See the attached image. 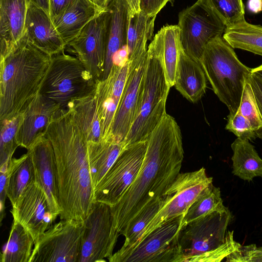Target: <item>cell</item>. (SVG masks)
Here are the masks:
<instances>
[{
    "label": "cell",
    "instance_id": "8d00e7d4",
    "mask_svg": "<svg viewBox=\"0 0 262 262\" xmlns=\"http://www.w3.org/2000/svg\"><path fill=\"white\" fill-rule=\"evenodd\" d=\"M237 111L249 121L256 134L258 130L262 129V118L252 88L248 81L244 86Z\"/></svg>",
    "mask_w": 262,
    "mask_h": 262
},
{
    "label": "cell",
    "instance_id": "7dc6e473",
    "mask_svg": "<svg viewBox=\"0 0 262 262\" xmlns=\"http://www.w3.org/2000/svg\"><path fill=\"white\" fill-rule=\"evenodd\" d=\"M36 6L42 9L50 16V8L49 0H29Z\"/></svg>",
    "mask_w": 262,
    "mask_h": 262
},
{
    "label": "cell",
    "instance_id": "b9f144b4",
    "mask_svg": "<svg viewBox=\"0 0 262 262\" xmlns=\"http://www.w3.org/2000/svg\"><path fill=\"white\" fill-rule=\"evenodd\" d=\"M174 0H140L141 11L150 16H155L168 3L173 4Z\"/></svg>",
    "mask_w": 262,
    "mask_h": 262
},
{
    "label": "cell",
    "instance_id": "6da1fadb",
    "mask_svg": "<svg viewBox=\"0 0 262 262\" xmlns=\"http://www.w3.org/2000/svg\"><path fill=\"white\" fill-rule=\"evenodd\" d=\"M183 158L180 126L166 113L147 140L137 177L119 202L111 207L116 237L122 235L132 219L148 203L162 197L180 173Z\"/></svg>",
    "mask_w": 262,
    "mask_h": 262
},
{
    "label": "cell",
    "instance_id": "f1b7e54d",
    "mask_svg": "<svg viewBox=\"0 0 262 262\" xmlns=\"http://www.w3.org/2000/svg\"><path fill=\"white\" fill-rule=\"evenodd\" d=\"M34 245L30 233L13 220L8 240L1 256V262H29Z\"/></svg>",
    "mask_w": 262,
    "mask_h": 262
},
{
    "label": "cell",
    "instance_id": "836d02e7",
    "mask_svg": "<svg viewBox=\"0 0 262 262\" xmlns=\"http://www.w3.org/2000/svg\"><path fill=\"white\" fill-rule=\"evenodd\" d=\"M165 203L162 196L152 200L132 219L122 234L125 238L123 247H129L140 239L145 228Z\"/></svg>",
    "mask_w": 262,
    "mask_h": 262
},
{
    "label": "cell",
    "instance_id": "5bb4252c",
    "mask_svg": "<svg viewBox=\"0 0 262 262\" xmlns=\"http://www.w3.org/2000/svg\"><path fill=\"white\" fill-rule=\"evenodd\" d=\"M108 12L107 10L91 20L66 46L97 80L102 79L105 58Z\"/></svg>",
    "mask_w": 262,
    "mask_h": 262
},
{
    "label": "cell",
    "instance_id": "f6af8a7d",
    "mask_svg": "<svg viewBox=\"0 0 262 262\" xmlns=\"http://www.w3.org/2000/svg\"><path fill=\"white\" fill-rule=\"evenodd\" d=\"M247 8L249 11L257 13L262 11V0H248Z\"/></svg>",
    "mask_w": 262,
    "mask_h": 262
},
{
    "label": "cell",
    "instance_id": "4dcf8cb0",
    "mask_svg": "<svg viewBox=\"0 0 262 262\" xmlns=\"http://www.w3.org/2000/svg\"><path fill=\"white\" fill-rule=\"evenodd\" d=\"M156 16L142 12L129 15L127 35V56L147 50V42L153 35Z\"/></svg>",
    "mask_w": 262,
    "mask_h": 262
},
{
    "label": "cell",
    "instance_id": "2e32d148",
    "mask_svg": "<svg viewBox=\"0 0 262 262\" xmlns=\"http://www.w3.org/2000/svg\"><path fill=\"white\" fill-rule=\"evenodd\" d=\"M10 211L13 220L32 235L34 244L55 221L46 194L36 180L25 189Z\"/></svg>",
    "mask_w": 262,
    "mask_h": 262
},
{
    "label": "cell",
    "instance_id": "74e56055",
    "mask_svg": "<svg viewBox=\"0 0 262 262\" xmlns=\"http://www.w3.org/2000/svg\"><path fill=\"white\" fill-rule=\"evenodd\" d=\"M225 129L242 139L252 140L256 134L249 121L238 111L234 115H228Z\"/></svg>",
    "mask_w": 262,
    "mask_h": 262
},
{
    "label": "cell",
    "instance_id": "e0dca14e",
    "mask_svg": "<svg viewBox=\"0 0 262 262\" xmlns=\"http://www.w3.org/2000/svg\"><path fill=\"white\" fill-rule=\"evenodd\" d=\"M27 150L34 165L36 181L46 194L49 210L55 221L62 209L59 200L57 167L52 143L44 135Z\"/></svg>",
    "mask_w": 262,
    "mask_h": 262
},
{
    "label": "cell",
    "instance_id": "277c9868",
    "mask_svg": "<svg viewBox=\"0 0 262 262\" xmlns=\"http://www.w3.org/2000/svg\"><path fill=\"white\" fill-rule=\"evenodd\" d=\"M199 61L214 93L227 106L229 115L235 114L252 69L240 61L223 36L206 45Z\"/></svg>",
    "mask_w": 262,
    "mask_h": 262
},
{
    "label": "cell",
    "instance_id": "f35d334b",
    "mask_svg": "<svg viewBox=\"0 0 262 262\" xmlns=\"http://www.w3.org/2000/svg\"><path fill=\"white\" fill-rule=\"evenodd\" d=\"M233 231L227 232L225 242L215 250L197 257L194 262L220 261L237 249L241 245L233 238Z\"/></svg>",
    "mask_w": 262,
    "mask_h": 262
},
{
    "label": "cell",
    "instance_id": "60d3db41",
    "mask_svg": "<svg viewBox=\"0 0 262 262\" xmlns=\"http://www.w3.org/2000/svg\"><path fill=\"white\" fill-rule=\"evenodd\" d=\"M11 169L9 166L5 169H0V217L1 222L5 217V201L7 197V189L10 176Z\"/></svg>",
    "mask_w": 262,
    "mask_h": 262
},
{
    "label": "cell",
    "instance_id": "8992f818",
    "mask_svg": "<svg viewBox=\"0 0 262 262\" xmlns=\"http://www.w3.org/2000/svg\"><path fill=\"white\" fill-rule=\"evenodd\" d=\"M171 88L159 59L147 51V59L135 119L124 141L126 147L146 140L166 113Z\"/></svg>",
    "mask_w": 262,
    "mask_h": 262
},
{
    "label": "cell",
    "instance_id": "484cf974",
    "mask_svg": "<svg viewBox=\"0 0 262 262\" xmlns=\"http://www.w3.org/2000/svg\"><path fill=\"white\" fill-rule=\"evenodd\" d=\"M232 173L245 181L262 177V159L248 139L237 138L231 145Z\"/></svg>",
    "mask_w": 262,
    "mask_h": 262
},
{
    "label": "cell",
    "instance_id": "5b68a950",
    "mask_svg": "<svg viewBox=\"0 0 262 262\" xmlns=\"http://www.w3.org/2000/svg\"><path fill=\"white\" fill-rule=\"evenodd\" d=\"M98 81L77 57L62 51L51 57L38 92L68 109L94 93Z\"/></svg>",
    "mask_w": 262,
    "mask_h": 262
},
{
    "label": "cell",
    "instance_id": "4316f807",
    "mask_svg": "<svg viewBox=\"0 0 262 262\" xmlns=\"http://www.w3.org/2000/svg\"><path fill=\"white\" fill-rule=\"evenodd\" d=\"M95 94L75 101L68 109L87 141L98 142L101 141V133Z\"/></svg>",
    "mask_w": 262,
    "mask_h": 262
},
{
    "label": "cell",
    "instance_id": "1f68e13d",
    "mask_svg": "<svg viewBox=\"0 0 262 262\" xmlns=\"http://www.w3.org/2000/svg\"><path fill=\"white\" fill-rule=\"evenodd\" d=\"M96 109L101 133V141L111 138L112 127L119 103L112 97L108 77L98 82L95 91Z\"/></svg>",
    "mask_w": 262,
    "mask_h": 262
},
{
    "label": "cell",
    "instance_id": "c3c4849f",
    "mask_svg": "<svg viewBox=\"0 0 262 262\" xmlns=\"http://www.w3.org/2000/svg\"><path fill=\"white\" fill-rule=\"evenodd\" d=\"M251 74L262 83V64L256 68L252 69Z\"/></svg>",
    "mask_w": 262,
    "mask_h": 262
},
{
    "label": "cell",
    "instance_id": "7402d4cb",
    "mask_svg": "<svg viewBox=\"0 0 262 262\" xmlns=\"http://www.w3.org/2000/svg\"><path fill=\"white\" fill-rule=\"evenodd\" d=\"M105 11L90 0H72L52 21L66 46L91 20Z\"/></svg>",
    "mask_w": 262,
    "mask_h": 262
},
{
    "label": "cell",
    "instance_id": "ffe728a7",
    "mask_svg": "<svg viewBox=\"0 0 262 262\" xmlns=\"http://www.w3.org/2000/svg\"><path fill=\"white\" fill-rule=\"evenodd\" d=\"M29 40L50 56L64 51L66 45L50 16L42 9L29 1L25 22Z\"/></svg>",
    "mask_w": 262,
    "mask_h": 262
},
{
    "label": "cell",
    "instance_id": "7bdbcfd3",
    "mask_svg": "<svg viewBox=\"0 0 262 262\" xmlns=\"http://www.w3.org/2000/svg\"><path fill=\"white\" fill-rule=\"evenodd\" d=\"M251 85L262 118V83L251 73L248 80Z\"/></svg>",
    "mask_w": 262,
    "mask_h": 262
},
{
    "label": "cell",
    "instance_id": "d6a6232c",
    "mask_svg": "<svg viewBox=\"0 0 262 262\" xmlns=\"http://www.w3.org/2000/svg\"><path fill=\"white\" fill-rule=\"evenodd\" d=\"M229 210L223 205L220 188L211 184L199 194L188 208L184 215L182 226L214 211L226 212Z\"/></svg>",
    "mask_w": 262,
    "mask_h": 262
},
{
    "label": "cell",
    "instance_id": "603a6c76",
    "mask_svg": "<svg viewBox=\"0 0 262 262\" xmlns=\"http://www.w3.org/2000/svg\"><path fill=\"white\" fill-rule=\"evenodd\" d=\"M29 0H0L1 56L22 37Z\"/></svg>",
    "mask_w": 262,
    "mask_h": 262
},
{
    "label": "cell",
    "instance_id": "d6986e66",
    "mask_svg": "<svg viewBox=\"0 0 262 262\" xmlns=\"http://www.w3.org/2000/svg\"><path fill=\"white\" fill-rule=\"evenodd\" d=\"M108 12L106 46L102 79L108 75L114 61L127 51V35L130 10L125 0H112Z\"/></svg>",
    "mask_w": 262,
    "mask_h": 262
},
{
    "label": "cell",
    "instance_id": "4fadbf2b",
    "mask_svg": "<svg viewBox=\"0 0 262 262\" xmlns=\"http://www.w3.org/2000/svg\"><path fill=\"white\" fill-rule=\"evenodd\" d=\"M85 230L78 262L105 261L113 255L117 242L113 233L111 206L102 202L93 203L84 221Z\"/></svg>",
    "mask_w": 262,
    "mask_h": 262
},
{
    "label": "cell",
    "instance_id": "bcb514c9",
    "mask_svg": "<svg viewBox=\"0 0 262 262\" xmlns=\"http://www.w3.org/2000/svg\"><path fill=\"white\" fill-rule=\"evenodd\" d=\"M129 7L130 14L139 13L141 12L140 0H125Z\"/></svg>",
    "mask_w": 262,
    "mask_h": 262
},
{
    "label": "cell",
    "instance_id": "ab89813d",
    "mask_svg": "<svg viewBox=\"0 0 262 262\" xmlns=\"http://www.w3.org/2000/svg\"><path fill=\"white\" fill-rule=\"evenodd\" d=\"M227 261L255 262L262 261V247L255 245L241 246L227 257Z\"/></svg>",
    "mask_w": 262,
    "mask_h": 262
},
{
    "label": "cell",
    "instance_id": "8fae6325",
    "mask_svg": "<svg viewBox=\"0 0 262 262\" xmlns=\"http://www.w3.org/2000/svg\"><path fill=\"white\" fill-rule=\"evenodd\" d=\"M147 140L131 144L122 150L94 188L93 202H102L111 207L119 202L140 170L146 150Z\"/></svg>",
    "mask_w": 262,
    "mask_h": 262
},
{
    "label": "cell",
    "instance_id": "30bf717a",
    "mask_svg": "<svg viewBox=\"0 0 262 262\" xmlns=\"http://www.w3.org/2000/svg\"><path fill=\"white\" fill-rule=\"evenodd\" d=\"M232 218L230 210L214 211L182 226L179 242L183 262H193L221 246L226 240V230Z\"/></svg>",
    "mask_w": 262,
    "mask_h": 262
},
{
    "label": "cell",
    "instance_id": "83f0119b",
    "mask_svg": "<svg viewBox=\"0 0 262 262\" xmlns=\"http://www.w3.org/2000/svg\"><path fill=\"white\" fill-rule=\"evenodd\" d=\"M223 38L233 48L262 56V26L245 19L226 27Z\"/></svg>",
    "mask_w": 262,
    "mask_h": 262
},
{
    "label": "cell",
    "instance_id": "9a60e30c",
    "mask_svg": "<svg viewBox=\"0 0 262 262\" xmlns=\"http://www.w3.org/2000/svg\"><path fill=\"white\" fill-rule=\"evenodd\" d=\"M147 59V50L127 58V79L112 127L116 141L124 142L135 119Z\"/></svg>",
    "mask_w": 262,
    "mask_h": 262
},
{
    "label": "cell",
    "instance_id": "681fc988",
    "mask_svg": "<svg viewBox=\"0 0 262 262\" xmlns=\"http://www.w3.org/2000/svg\"><path fill=\"white\" fill-rule=\"evenodd\" d=\"M97 6L106 10L112 0H90Z\"/></svg>",
    "mask_w": 262,
    "mask_h": 262
},
{
    "label": "cell",
    "instance_id": "44dd1931",
    "mask_svg": "<svg viewBox=\"0 0 262 262\" xmlns=\"http://www.w3.org/2000/svg\"><path fill=\"white\" fill-rule=\"evenodd\" d=\"M182 46L180 29L177 25H166L155 34L147 51L160 61L167 81L174 86Z\"/></svg>",
    "mask_w": 262,
    "mask_h": 262
},
{
    "label": "cell",
    "instance_id": "7a4b0ae2",
    "mask_svg": "<svg viewBox=\"0 0 262 262\" xmlns=\"http://www.w3.org/2000/svg\"><path fill=\"white\" fill-rule=\"evenodd\" d=\"M45 136L55 157L62 209L60 219L84 221L93 203L88 141L69 109L60 108L54 114Z\"/></svg>",
    "mask_w": 262,
    "mask_h": 262
},
{
    "label": "cell",
    "instance_id": "ac0fdd59",
    "mask_svg": "<svg viewBox=\"0 0 262 262\" xmlns=\"http://www.w3.org/2000/svg\"><path fill=\"white\" fill-rule=\"evenodd\" d=\"M60 108L58 103L38 92L21 112L17 133L19 146L28 150L45 135L53 115Z\"/></svg>",
    "mask_w": 262,
    "mask_h": 262
},
{
    "label": "cell",
    "instance_id": "e575fe53",
    "mask_svg": "<svg viewBox=\"0 0 262 262\" xmlns=\"http://www.w3.org/2000/svg\"><path fill=\"white\" fill-rule=\"evenodd\" d=\"M21 119L20 113L0 122V166L9 163L15 150L19 146L17 133Z\"/></svg>",
    "mask_w": 262,
    "mask_h": 262
},
{
    "label": "cell",
    "instance_id": "52a82bcc",
    "mask_svg": "<svg viewBox=\"0 0 262 262\" xmlns=\"http://www.w3.org/2000/svg\"><path fill=\"white\" fill-rule=\"evenodd\" d=\"M184 214L172 217L129 247H122L110 262H183L179 242Z\"/></svg>",
    "mask_w": 262,
    "mask_h": 262
},
{
    "label": "cell",
    "instance_id": "ee69618b",
    "mask_svg": "<svg viewBox=\"0 0 262 262\" xmlns=\"http://www.w3.org/2000/svg\"><path fill=\"white\" fill-rule=\"evenodd\" d=\"M72 0H49L50 17L53 21L66 9Z\"/></svg>",
    "mask_w": 262,
    "mask_h": 262
},
{
    "label": "cell",
    "instance_id": "ba28073f",
    "mask_svg": "<svg viewBox=\"0 0 262 262\" xmlns=\"http://www.w3.org/2000/svg\"><path fill=\"white\" fill-rule=\"evenodd\" d=\"M84 221L62 220L51 226L34 245L29 262H78Z\"/></svg>",
    "mask_w": 262,
    "mask_h": 262
},
{
    "label": "cell",
    "instance_id": "3957f363",
    "mask_svg": "<svg viewBox=\"0 0 262 262\" xmlns=\"http://www.w3.org/2000/svg\"><path fill=\"white\" fill-rule=\"evenodd\" d=\"M51 56L36 47L25 31L0 62V122L20 114L38 93Z\"/></svg>",
    "mask_w": 262,
    "mask_h": 262
},
{
    "label": "cell",
    "instance_id": "9c48e42d",
    "mask_svg": "<svg viewBox=\"0 0 262 262\" xmlns=\"http://www.w3.org/2000/svg\"><path fill=\"white\" fill-rule=\"evenodd\" d=\"M178 17L182 48L198 60L206 45L212 39L222 36L226 27L204 0H198L183 9Z\"/></svg>",
    "mask_w": 262,
    "mask_h": 262
},
{
    "label": "cell",
    "instance_id": "d4e9b609",
    "mask_svg": "<svg viewBox=\"0 0 262 262\" xmlns=\"http://www.w3.org/2000/svg\"><path fill=\"white\" fill-rule=\"evenodd\" d=\"M125 148L124 142H117L112 138L98 142H88V155L93 189Z\"/></svg>",
    "mask_w": 262,
    "mask_h": 262
},
{
    "label": "cell",
    "instance_id": "d590c367",
    "mask_svg": "<svg viewBox=\"0 0 262 262\" xmlns=\"http://www.w3.org/2000/svg\"><path fill=\"white\" fill-rule=\"evenodd\" d=\"M226 27L245 19L243 0H204Z\"/></svg>",
    "mask_w": 262,
    "mask_h": 262
},
{
    "label": "cell",
    "instance_id": "7c38bea8",
    "mask_svg": "<svg viewBox=\"0 0 262 262\" xmlns=\"http://www.w3.org/2000/svg\"><path fill=\"white\" fill-rule=\"evenodd\" d=\"M212 181V178L207 177L204 167L192 172L180 173L162 195L166 201L164 206L145 228L140 239L167 220L185 214L199 194Z\"/></svg>",
    "mask_w": 262,
    "mask_h": 262
},
{
    "label": "cell",
    "instance_id": "cb8c5ba5",
    "mask_svg": "<svg viewBox=\"0 0 262 262\" xmlns=\"http://www.w3.org/2000/svg\"><path fill=\"white\" fill-rule=\"evenodd\" d=\"M207 77L199 60L187 54L182 48L174 86L189 101L195 103L206 92Z\"/></svg>",
    "mask_w": 262,
    "mask_h": 262
},
{
    "label": "cell",
    "instance_id": "f546056e",
    "mask_svg": "<svg viewBox=\"0 0 262 262\" xmlns=\"http://www.w3.org/2000/svg\"><path fill=\"white\" fill-rule=\"evenodd\" d=\"M10 176L7 197L14 206L25 189L34 182L35 174L31 158L28 152L19 158H12L9 163Z\"/></svg>",
    "mask_w": 262,
    "mask_h": 262
}]
</instances>
